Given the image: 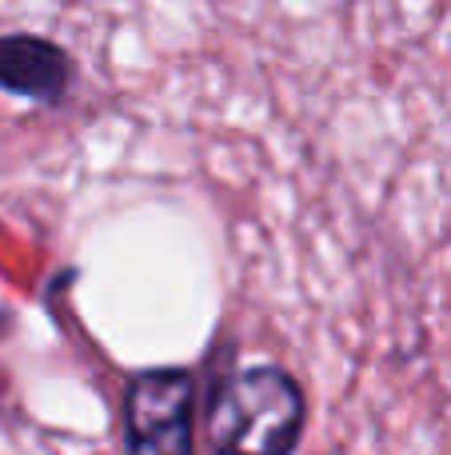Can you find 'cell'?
<instances>
[{"label": "cell", "mask_w": 451, "mask_h": 455, "mask_svg": "<svg viewBox=\"0 0 451 455\" xmlns=\"http://www.w3.org/2000/svg\"><path fill=\"white\" fill-rule=\"evenodd\" d=\"M304 419L308 400L300 379L280 363H256L216 384L204 411V440L212 455H292Z\"/></svg>", "instance_id": "obj_1"}, {"label": "cell", "mask_w": 451, "mask_h": 455, "mask_svg": "<svg viewBox=\"0 0 451 455\" xmlns=\"http://www.w3.org/2000/svg\"><path fill=\"white\" fill-rule=\"evenodd\" d=\"M196 376L188 368H144L124 384V455H196Z\"/></svg>", "instance_id": "obj_2"}, {"label": "cell", "mask_w": 451, "mask_h": 455, "mask_svg": "<svg viewBox=\"0 0 451 455\" xmlns=\"http://www.w3.org/2000/svg\"><path fill=\"white\" fill-rule=\"evenodd\" d=\"M72 84V56L36 32L0 36V88L36 104H60Z\"/></svg>", "instance_id": "obj_3"}, {"label": "cell", "mask_w": 451, "mask_h": 455, "mask_svg": "<svg viewBox=\"0 0 451 455\" xmlns=\"http://www.w3.org/2000/svg\"><path fill=\"white\" fill-rule=\"evenodd\" d=\"M4 328H8V315H4V312H0V331H4Z\"/></svg>", "instance_id": "obj_4"}]
</instances>
